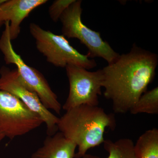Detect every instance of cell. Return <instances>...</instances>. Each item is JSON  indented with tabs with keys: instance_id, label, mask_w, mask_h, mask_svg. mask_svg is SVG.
Here are the masks:
<instances>
[{
	"instance_id": "e0dca14e",
	"label": "cell",
	"mask_w": 158,
	"mask_h": 158,
	"mask_svg": "<svg viewBox=\"0 0 158 158\" xmlns=\"http://www.w3.org/2000/svg\"><path fill=\"white\" fill-rule=\"evenodd\" d=\"M5 22H4L1 21H0V28H1L3 25L5 24Z\"/></svg>"
},
{
	"instance_id": "9c48e42d",
	"label": "cell",
	"mask_w": 158,
	"mask_h": 158,
	"mask_svg": "<svg viewBox=\"0 0 158 158\" xmlns=\"http://www.w3.org/2000/svg\"><path fill=\"white\" fill-rule=\"evenodd\" d=\"M47 0H6L0 5V21L9 22L11 41L20 33L21 24L34 9L47 2Z\"/></svg>"
},
{
	"instance_id": "8fae6325",
	"label": "cell",
	"mask_w": 158,
	"mask_h": 158,
	"mask_svg": "<svg viewBox=\"0 0 158 158\" xmlns=\"http://www.w3.org/2000/svg\"><path fill=\"white\" fill-rule=\"evenodd\" d=\"M136 158H158V130H148L138 138L134 145Z\"/></svg>"
},
{
	"instance_id": "52a82bcc",
	"label": "cell",
	"mask_w": 158,
	"mask_h": 158,
	"mask_svg": "<svg viewBox=\"0 0 158 158\" xmlns=\"http://www.w3.org/2000/svg\"><path fill=\"white\" fill-rule=\"evenodd\" d=\"M65 69L69 90L62 109L67 111L82 105L98 106L99 96L102 94V69L90 72L73 65H67Z\"/></svg>"
},
{
	"instance_id": "ba28073f",
	"label": "cell",
	"mask_w": 158,
	"mask_h": 158,
	"mask_svg": "<svg viewBox=\"0 0 158 158\" xmlns=\"http://www.w3.org/2000/svg\"><path fill=\"white\" fill-rule=\"evenodd\" d=\"M0 90L14 95L38 115L46 125L48 135L57 132L59 118L44 106L37 94L20 77L16 69H11L5 66L0 69Z\"/></svg>"
},
{
	"instance_id": "7c38bea8",
	"label": "cell",
	"mask_w": 158,
	"mask_h": 158,
	"mask_svg": "<svg viewBox=\"0 0 158 158\" xmlns=\"http://www.w3.org/2000/svg\"><path fill=\"white\" fill-rule=\"evenodd\" d=\"M104 148L109 154L106 158H136L134 142L131 139L125 138L113 141L105 140Z\"/></svg>"
},
{
	"instance_id": "3957f363",
	"label": "cell",
	"mask_w": 158,
	"mask_h": 158,
	"mask_svg": "<svg viewBox=\"0 0 158 158\" xmlns=\"http://www.w3.org/2000/svg\"><path fill=\"white\" fill-rule=\"evenodd\" d=\"M82 1L76 0L60 17L62 35L65 38H76L88 49L87 55L90 59L99 57L108 64L115 62L120 54L116 52L99 32L88 28L82 21Z\"/></svg>"
},
{
	"instance_id": "30bf717a",
	"label": "cell",
	"mask_w": 158,
	"mask_h": 158,
	"mask_svg": "<svg viewBox=\"0 0 158 158\" xmlns=\"http://www.w3.org/2000/svg\"><path fill=\"white\" fill-rule=\"evenodd\" d=\"M77 148L76 144L59 132L48 135L31 158H74Z\"/></svg>"
},
{
	"instance_id": "4fadbf2b",
	"label": "cell",
	"mask_w": 158,
	"mask_h": 158,
	"mask_svg": "<svg viewBox=\"0 0 158 158\" xmlns=\"http://www.w3.org/2000/svg\"><path fill=\"white\" fill-rule=\"evenodd\" d=\"M129 112L133 115L139 113L158 114V87L143 93Z\"/></svg>"
},
{
	"instance_id": "6da1fadb",
	"label": "cell",
	"mask_w": 158,
	"mask_h": 158,
	"mask_svg": "<svg viewBox=\"0 0 158 158\" xmlns=\"http://www.w3.org/2000/svg\"><path fill=\"white\" fill-rule=\"evenodd\" d=\"M158 64L157 54L134 44L129 52L102 69L104 95L112 101L115 113L130 111L154 79Z\"/></svg>"
},
{
	"instance_id": "2e32d148",
	"label": "cell",
	"mask_w": 158,
	"mask_h": 158,
	"mask_svg": "<svg viewBox=\"0 0 158 158\" xmlns=\"http://www.w3.org/2000/svg\"><path fill=\"white\" fill-rule=\"evenodd\" d=\"M5 138V136L0 133V143H1V142L2 141V140L3 139H4V138Z\"/></svg>"
},
{
	"instance_id": "8992f818",
	"label": "cell",
	"mask_w": 158,
	"mask_h": 158,
	"mask_svg": "<svg viewBox=\"0 0 158 158\" xmlns=\"http://www.w3.org/2000/svg\"><path fill=\"white\" fill-rule=\"evenodd\" d=\"M44 123L40 117L22 102L0 90V133L9 139L23 135Z\"/></svg>"
},
{
	"instance_id": "5b68a950",
	"label": "cell",
	"mask_w": 158,
	"mask_h": 158,
	"mask_svg": "<svg viewBox=\"0 0 158 158\" xmlns=\"http://www.w3.org/2000/svg\"><path fill=\"white\" fill-rule=\"evenodd\" d=\"M5 30L0 38V51L7 64H14L20 77L29 88L37 94L42 104L48 110L60 114L62 106L56 94L51 88L42 74L24 62L16 53L11 44L9 32V22L5 23Z\"/></svg>"
},
{
	"instance_id": "9a60e30c",
	"label": "cell",
	"mask_w": 158,
	"mask_h": 158,
	"mask_svg": "<svg viewBox=\"0 0 158 158\" xmlns=\"http://www.w3.org/2000/svg\"><path fill=\"white\" fill-rule=\"evenodd\" d=\"M82 158H100L96 156L92 155L86 154Z\"/></svg>"
},
{
	"instance_id": "277c9868",
	"label": "cell",
	"mask_w": 158,
	"mask_h": 158,
	"mask_svg": "<svg viewBox=\"0 0 158 158\" xmlns=\"http://www.w3.org/2000/svg\"><path fill=\"white\" fill-rule=\"evenodd\" d=\"M29 30L35 39L37 50L54 66L65 68L73 65L88 70L97 65L94 59L79 52L63 35L44 30L35 23L30 24Z\"/></svg>"
},
{
	"instance_id": "5bb4252c",
	"label": "cell",
	"mask_w": 158,
	"mask_h": 158,
	"mask_svg": "<svg viewBox=\"0 0 158 158\" xmlns=\"http://www.w3.org/2000/svg\"><path fill=\"white\" fill-rule=\"evenodd\" d=\"M76 0H56L50 6L48 14L51 19L56 23L60 19L62 15Z\"/></svg>"
},
{
	"instance_id": "ac0fdd59",
	"label": "cell",
	"mask_w": 158,
	"mask_h": 158,
	"mask_svg": "<svg viewBox=\"0 0 158 158\" xmlns=\"http://www.w3.org/2000/svg\"><path fill=\"white\" fill-rule=\"evenodd\" d=\"M5 1H6V0H0V5H1V4H2L3 2H5Z\"/></svg>"
},
{
	"instance_id": "7a4b0ae2",
	"label": "cell",
	"mask_w": 158,
	"mask_h": 158,
	"mask_svg": "<svg viewBox=\"0 0 158 158\" xmlns=\"http://www.w3.org/2000/svg\"><path fill=\"white\" fill-rule=\"evenodd\" d=\"M116 121L113 114H108L98 106L82 105L69 109L59 118L58 131L74 142L77 152L75 158H82L90 148L105 141L106 129H115Z\"/></svg>"
}]
</instances>
